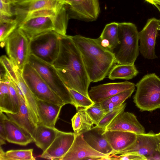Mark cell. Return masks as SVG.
Instances as JSON below:
<instances>
[{"mask_svg": "<svg viewBox=\"0 0 160 160\" xmlns=\"http://www.w3.org/2000/svg\"><path fill=\"white\" fill-rule=\"evenodd\" d=\"M60 39L59 53L52 65L68 88L90 98L88 88L91 82L79 49L71 36L60 35Z\"/></svg>", "mask_w": 160, "mask_h": 160, "instance_id": "6da1fadb", "label": "cell"}, {"mask_svg": "<svg viewBox=\"0 0 160 160\" xmlns=\"http://www.w3.org/2000/svg\"><path fill=\"white\" fill-rule=\"evenodd\" d=\"M79 49L91 82L102 80L116 63L114 53L102 46L99 38L71 36Z\"/></svg>", "mask_w": 160, "mask_h": 160, "instance_id": "7a4b0ae2", "label": "cell"}, {"mask_svg": "<svg viewBox=\"0 0 160 160\" xmlns=\"http://www.w3.org/2000/svg\"><path fill=\"white\" fill-rule=\"evenodd\" d=\"M119 43L113 51L116 63L132 64L139 54V32L134 24L118 23Z\"/></svg>", "mask_w": 160, "mask_h": 160, "instance_id": "3957f363", "label": "cell"}, {"mask_svg": "<svg viewBox=\"0 0 160 160\" xmlns=\"http://www.w3.org/2000/svg\"><path fill=\"white\" fill-rule=\"evenodd\" d=\"M133 102L141 111L160 109V78L155 73L146 75L135 85Z\"/></svg>", "mask_w": 160, "mask_h": 160, "instance_id": "277c9868", "label": "cell"}, {"mask_svg": "<svg viewBox=\"0 0 160 160\" xmlns=\"http://www.w3.org/2000/svg\"><path fill=\"white\" fill-rule=\"evenodd\" d=\"M28 62L37 71L51 89L65 104L74 106L70 93L52 64L30 55Z\"/></svg>", "mask_w": 160, "mask_h": 160, "instance_id": "5b68a950", "label": "cell"}, {"mask_svg": "<svg viewBox=\"0 0 160 160\" xmlns=\"http://www.w3.org/2000/svg\"><path fill=\"white\" fill-rule=\"evenodd\" d=\"M60 35L51 31L29 40L30 54L51 64L57 58L60 49Z\"/></svg>", "mask_w": 160, "mask_h": 160, "instance_id": "8992f818", "label": "cell"}, {"mask_svg": "<svg viewBox=\"0 0 160 160\" xmlns=\"http://www.w3.org/2000/svg\"><path fill=\"white\" fill-rule=\"evenodd\" d=\"M22 75L26 84L37 99L62 107L66 104L28 62L22 71Z\"/></svg>", "mask_w": 160, "mask_h": 160, "instance_id": "52a82bcc", "label": "cell"}, {"mask_svg": "<svg viewBox=\"0 0 160 160\" xmlns=\"http://www.w3.org/2000/svg\"><path fill=\"white\" fill-rule=\"evenodd\" d=\"M5 46L9 58L16 67L22 71L30 55L29 38L18 27L7 38Z\"/></svg>", "mask_w": 160, "mask_h": 160, "instance_id": "ba28073f", "label": "cell"}, {"mask_svg": "<svg viewBox=\"0 0 160 160\" xmlns=\"http://www.w3.org/2000/svg\"><path fill=\"white\" fill-rule=\"evenodd\" d=\"M131 153H137L147 160H160V140L157 134L151 131L137 135L136 139L132 145L115 155Z\"/></svg>", "mask_w": 160, "mask_h": 160, "instance_id": "9c48e42d", "label": "cell"}, {"mask_svg": "<svg viewBox=\"0 0 160 160\" xmlns=\"http://www.w3.org/2000/svg\"><path fill=\"white\" fill-rule=\"evenodd\" d=\"M65 5L69 19L92 22L100 12L99 0H67Z\"/></svg>", "mask_w": 160, "mask_h": 160, "instance_id": "30bf717a", "label": "cell"}, {"mask_svg": "<svg viewBox=\"0 0 160 160\" xmlns=\"http://www.w3.org/2000/svg\"><path fill=\"white\" fill-rule=\"evenodd\" d=\"M160 31V20L153 18L148 19L143 29L139 32V50L145 58L153 59L158 58L155 53V45Z\"/></svg>", "mask_w": 160, "mask_h": 160, "instance_id": "8fae6325", "label": "cell"}, {"mask_svg": "<svg viewBox=\"0 0 160 160\" xmlns=\"http://www.w3.org/2000/svg\"><path fill=\"white\" fill-rule=\"evenodd\" d=\"M66 4L64 0H20L12 3L15 18L34 11L51 9L58 11Z\"/></svg>", "mask_w": 160, "mask_h": 160, "instance_id": "7c38bea8", "label": "cell"}, {"mask_svg": "<svg viewBox=\"0 0 160 160\" xmlns=\"http://www.w3.org/2000/svg\"><path fill=\"white\" fill-rule=\"evenodd\" d=\"M75 136L74 132H66L58 130L55 139L48 148L43 152L41 158L60 160L71 148Z\"/></svg>", "mask_w": 160, "mask_h": 160, "instance_id": "4fadbf2b", "label": "cell"}, {"mask_svg": "<svg viewBox=\"0 0 160 160\" xmlns=\"http://www.w3.org/2000/svg\"><path fill=\"white\" fill-rule=\"evenodd\" d=\"M134 83L128 81L105 83L91 87L88 92L94 103H100L120 92L135 87Z\"/></svg>", "mask_w": 160, "mask_h": 160, "instance_id": "5bb4252c", "label": "cell"}, {"mask_svg": "<svg viewBox=\"0 0 160 160\" xmlns=\"http://www.w3.org/2000/svg\"><path fill=\"white\" fill-rule=\"evenodd\" d=\"M108 156L109 155L102 153L92 148L85 141L81 133L76 134L72 146L60 160H87L91 158Z\"/></svg>", "mask_w": 160, "mask_h": 160, "instance_id": "9a60e30c", "label": "cell"}, {"mask_svg": "<svg viewBox=\"0 0 160 160\" xmlns=\"http://www.w3.org/2000/svg\"><path fill=\"white\" fill-rule=\"evenodd\" d=\"M56 17H42L31 18L22 23L18 28L30 40L39 35L54 31Z\"/></svg>", "mask_w": 160, "mask_h": 160, "instance_id": "2e32d148", "label": "cell"}, {"mask_svg": "<svg viewBox=\"0 0 160 160\" xmlns=\"http://www.w3.org/2000/svg\"><path fill=\"white\" fill-rule=\"evenodd\" d=\"M117 130L133 132L137 135L145 133L144 128L132 113L124 112L118 116L106 127V131Z\"/></svg>", "mask_w": 160, "mask_h": 160, "instance_id": "e0dca14e", "label": "cell"}, {"mask_svg": "<svg viewBox=\"0 0 160 160\" xmlns=\"http://www.w3.org/2000/svg\"><path fill=\"white\" fill-rule=\"evenodd\" d=\"M105 131L95 126L82 134L85 141L94 149L102 153L112 155L114 152L105 137Z\"/></svg>", "mask_w": 160, "mask_h": 160, "instance_id": "ac0fdd59", "label": "cell"}, {"mask_svg": "<svg viewBox=\"0 0 160 160\" xmlns=\"http://www.w3.org/2000/svg\"><path fill=\"white\" fill-rule=\"evenodd\" d=\"M105 137L114 152L112 155L122 151L132 145L135 141L137 134L121 131H106Z\"/></svg>", "mask_w": 160, "mask_h": 160, "instance_id": "d6986e66", "label": "cell"}, {"mask_svg": "<svg viewBox=\"0 0 160 160\" xmlns=\"http://www.w3.org/2000/svg\"><path fill=\"white\" fill-rule=\"evenodd\" d=\"M62 107L37 99V108L39 121L38 124L55 128L56 122Z\"/></svg>", "mask_w": 160, "mask_h": 160, "instance_id": "ffe728a7", "label": "cell"}, {"mask_svg": "<svg viewBox=\"0 0 160 160\" xmlns=\"http://www.w3.org/2000/svg\"><path fill=\"white\" fill-rule=\"evenodd\" d=\"M18 96L20 103L19 112L16 114L7 113L6 115L9 119L27 132L33 139L37 126L30 118L24 98Z\"/></svg>", "mask_w": 160, "mask_h": 160, "instance_id": "44dd1931", "label": "cell"}, {"mask_svg": "<svg viewBox=\"0 0 160 160\" xmlns=\"http://www.w3.org/2000/svg\"><path fill=\"white\" fill-rule=\"evenodd\" d=\"M8 142L21 146H26L34 140L26 131L9 119L7 116L4 120Z\"/></svg>", "mask_w": 160, "mask_h": 160, "instance_id": "7402d4cb", "label": "cell"}, {"mask_svg": "<svg viewBox=\"0 0 160 160\" xmlns=\"http://www.w3.org/2000/svg\"><path fill=\"white\" fill-rule=\"evenodd\" d=\"M18 77L16 83L21 90L30 118L37 126L39 124V118L37 108V99L31 92L25 82L22 75V71L15 67Z\"/></svg>", "mask_w": 160, "mask_h": 160, "instance_id": "603a6c76", "label": "cell"}, {"mask_svg": "<svg viewBox=\"0 0 160 160\" xmlns=\"http://www.w3.org/2000/svg\"><path fill=\"white\" fill-rule=\"evenodd\" d=\"M58 131L55 128L38 124L37 126L34 142L37 147L44 152L52 142Z\"/></svg>", "mask_w": 160, "mask_h": 160, "instance_id": "cb8c5ba5", "label": "cell"}, {"mask_svg": "<svg viewBox=\"0 0 160 160\" xmlns=\"http://www.w3.org/2000/svg\"><path fill=\"white\" fill-rule=\"evenodd\" d=\"M118 28V23L108 24L98 38L102 46L113 52L120 42Z\"/></svg>", "mask_w": 160, "mask_h": 160, "instance_id": "d4e9b609", "label": "cell"}, {"mask_svg": "<svg viewBox=\"0 0 160 160\" xmlns=\"http://www.w3.org/2000/svg\"><path fill=\"white\" fill-rule=\"evenodd\" d=\"M77 111L71 119L72 127L76 134L82 133L91 129L94 124L85 108H80Z\"/></svg>", "mask_w": 160, "mask_h": 160, "instance_id": "484cf974", "label": "cell"}, {"mask_svg": "<svg viewBox=\"0 0 160 160\" xmlns=\"http://www.w3.org/2000/svg\"><path fill=\"white\" fill-rule=\"evenodd\" d=\"M138 71L134 64H118L114 66L110 70L108 78L111 80H130L136 77Z\"/></svg>", "mask_w": 160, "mask_h": 160, "instance_id": "4316f807", "label": "cell"}, {"mask_svg": "<svg viewBox=\"0 0 160 160\" xmlns=\"http://www.w3.org/2000/svg\"><path fill=\"white\" fill-rule=\"evenodd\" d=\"M10 80L0 79V112L12 113L11 96L9 89Z\"/></svg>", "mask_w": 160, "mask_h": 160, "instance_id": "83f0119b", "label": "cell"}, {"mask_svg": "<svg viewBox=\"0 0 160 160\" xmlns=\"http://www.w3.org/2000/svg\"><path fill=\"white\" fill-rule=\"evenodd\" d=\"M32 149L11 150L5 152L1 146L0 160H35Z\"/></svg>", "mask_w": 160, "mask_h": 160, "instance_id": "f1b7e54d", "label": "cell"}, {"mask_svg": "<svg viewBox=\"0 0 160 160\" xmlns=\"http://www.w3.org/2000/svg\"><path fill=\"white\" fill-rule=\"evenodd\" d=\"M18 27V23L15 18L0 22V41L2 47L5 45L7 38Z\"/></svg>", "mask_w": 160, "mask_h": 160, "instance_id": "f546056e", "label": "cell"}, {"mask_svg": "<svg viewBox=\"0 0 160 160\" xmlns=\"http://www.w3.org/2000/svg\"><path fill=\"white\" fill-rule=\"evenodd\" d=\"M68 88L73 102L74 106L77 110L80 108H87L94 103L91 98L87 97L74 90Z\"/></svg>", "mask_w": 160, "mask_h": 160, "instance_id": "4dcf8cb0", "label": "cell"}, {"mask_svg": "<svg viewBox=\"0 0 160 160\" xmlns=\"http://www.w3.org/2000/svg\"><path fill=\"white\" fill-rule=\"evenodd\" d=\"M0 62L5 70L6 78L17 83L18 79L15 66L10 59L6 56L2 55L0 57Z\"/></svg>", "mask_w": 160, "mask_h": 160, "instance_id": "1f68e13d", "label": "cell"}, {"mask_svg": "<svg viewBox=\"0 0 160 160\" xmlns=\"http://www.w3.org/2000/svg\"><path fill=\"white\" fill-rule=\"evenodd\" d=\"M126 106V103L124 102L119 107L107 113L96 126L106 130V127L111 122L118 116L124 112Z\"/></svg>", "mask_w": 160, "mask_h": 160, "instance_id": "d6a6232c", "label": "cell"}, {"mask_svg": "<svg viewBox=\"0 0 160 160\" xmlns=\"http://www.w3.org/2000/svg\"><path fill=\"white\" fill-rule=\"evenodd\" d=\"M85 109L95 126L98 124L107 114L99 103H94Z\"/></svg>", "mask_w": 160, "mask_h": 160, "instance_id": "836d02e7", "label": "cell"}, {"mask_svg": "<svg viewBox=\"0 0 160 160\" xmlns=\"http://www.w3.org/2000/svg\"><path fill=\"white\" fill-rule=\"evenodd\" d=\"M135 88L120 92L108 98L103 102H112L118 107L121 106L128 98L130 97Z\"/></svg>", "mask_w": 160, "mask_h": 160, "instance_id": "e575fe53", "label": "cell"}, {"mask_svg": "<svg viewBox=\"0 0 160 160\" xmlns=\"http://www.w3.org/2000/svg\"><path fill=\"white\" fill-rule=\"evenodd\" d=\"M9 89L10 92L12 104V113H18L19 111V99L18 94L12 82L10 80Z\"/></svg>", "mask_w": 160, "mask_h": 160, "instance_id": "d590c367", "label": "cell"}, {"mask_svg": "<svg viewBox=\"0 0 160 160\" xmlns=\"http://www.w3.org/2000/svg\"><path fill=\"white\" fill-rule=\"evenodd\" d=\"M112 160H147L144 157L136 153H131L124 154H121L119 156L111 155Z\"/></svg>", "mask_w": 160, "mask_h": 160, "instance_id": "8d00e7d4", "label": "cell"}, {"mask_svg": "<svg viewBox=\"0 0 160 160\" xmlns=\"http://www.w3.org/2000/svg\"><path fill=\"white\" fill-rule=\"evenodd\" d=\"M7 117L3 112H0V145L5 144L6 141L7 133L4 124V120Z\"/></svg>", "mask_w": 160, "mask_h": 160, "instance_id": "74e56055", "label": "cell"}, {"mask_svg": "<svg viewBox=\"0 0 160 160\" xmlns=\"http://www.w3.org/2000/svg\"><path fill=\"white\" fill-rule=\"evenodd\" d=\"M0 13L10 17L14 15L11 3H7L0 0Z\"/></svg>", "mask_w": 160, "mask_h": 160, "instance_id": "f35d334b", "label": "cell"}, {"mask_svg": "<svg viewBox=\"0 0 160 160\" xmlns=\"http://www.w3.org/2000/svg\"><path fill=\"white\" fill-rule=\"evenodd\" d=\"M148 2L152 4H160V0H145Z\"/></svg>", "mask_w": 160, "mask_h": 160, "instance_id": "ab89813d", "label": "cell"}, {"mask_svg": "<svg viewBox=\"0 0 160 160\" xmlns=\"http://www.w3.org/2000/svg\"><path fill=\"white\" fill-rule=\"evenodd\" d=\"M3 2L7 3H12L13 0H1Z\"/></svg>", "mask_w": 160, "mask_h": 160, "instance_id": "60d3db41", "label": "cell"}, {"mask_svg": "<svg viewBox=\"0 0 160 160\" xmlns=\"http://www.w3.org/2000/svg\"><path fill=\"white\" fill-rule=\"evenodd\" d=\"M154 5L156 6L160 12V4H155Z\"/></svg>", "mask_w": 160, "mask_h": 160, "instance_id": "b9f144b4", "label": "cell"}, {"mask_svg": "<svg viewBox=\"0 0 160 160\" xmlns=\"http://www.w3.org/2000/svg\"><path fill=\"white\" fill-rule=\"evenodd\" d=\"M157 136L160 140V132L158 134H157Z\"/></svg>", "mask_w": 160, "mask_h": 160, "instance_id": "7bdbcfd3", "label": "cell"}, {"mask_svg": "<svg viewBox=\"0 0 160 160\" xmlns=\"http://www.w3.org/2000/svg\"><path fill=\"white\" fill-rule=\"evenodd\" d=\"M19 0H13V1H19Z\"/></svg>", "mask_w": 160, "mask_h": 160, "instance_id": "ee69618b", "label": "cell"}, {"mask_svg": "<svg viewBox=\"0 0 160 160\" xmlns=\"http://www.w3.org/2000/svg\"><path fill=\"white\" fill-rule=\"evenodd\" d=\"M64 0L65 2H66V1H67V0Z\"/></svg>", "mask_w": 160, "mask_h": 160, "instance_id": "f6af8a7d", "label": "cell"}]
</instances>
